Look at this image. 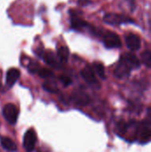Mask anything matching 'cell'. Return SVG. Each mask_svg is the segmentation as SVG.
<instances>
[{"label": "cell", "instance_id": "cell-10", "mask_svg": "<svg viewBox=\"0 0 151 152\" xmlns=\"http://www.w3.org/2000/svg\"><path fill=\"white\" fill-rule=\"evenodd\" d=\"M20 70L17 69H10L6 73V85L9 87H12L20 77Z\"/></svg>", "mask_w": 151, "mask_h": 152}, {"label": "cell", "instance_id": "cell-23", "mask_svg": "<svg viewBox=\"0 0 151 152\" xmlns=\"http://www.w3.org/2000/svg\"><path fill=\"white\" fill-rule=\"evenodd\" d=\"M0 86H1V84H0Z\"/></svg>", "mask_w": 151, "mask_h": 152}, {"label": "cell", "instance_id": "cell-1", "mask_svg": "<svg viewBox=\"0 0 151 152\" xmlns=\"http://www.w3.org/2000/svg\"><path fill=\"white\" fill-rule=\"evenodd\" d=\"M104 22L112 26H118L125 23H133V20L128 16L118 13H107L103 17Z\"/></svg>", "mask_w": 151, "mask_h": 152}, {"label": "cell", "instance_id": "cell-11", "mask_svg": "<svg viewBox=\"0 0 151 152\" xmlns=\"http://www.w3.org/2000/svg\"><path fill=\"white\" fill-rule=\"evenodd\" d=\"M141 137L143 139H149L151 136V122L144 120L140 126Z\"/></svg>", "mask_w": 151, "mask_h": 152}, {"label": "cell", "instance_id": "cell-19", "mask_svg": "<svg viewBox=\"0 0 151 152\" xmlns=\"http://www.w3.org/2000/svg\"><path fill=\"white\" fill-rule=\"evenodd\" d=\"M37 73L39 77H41L42 78H50L53 76V73L48 69H38Z\"/></svg>", "mask_w": 151, "mask_h": 152}, {"label": "cell", "instance_id": "cell-14", "mask_svg": "<svg viewBox=\"0 0 151 152\" xmlns=\"http://www.w3.org/2000/svg\"><path fill=\"white\" fill-rule=\"evenodd\" d=\"M1 144L5 150H7L9 151H15L17 150V146H16L15 142L12 140H11L10 138L3 137L1 139Z\"/></svg>", "mask_w": 151, "mask_h": 152}, {"label": "cell", "instance_id": "cell-18", "mask_svg": "<svg viewBox=\"0 0 151 152\" xmlns=\"http://www.w3.org/2000/svg\"><path fill=\"white\" fill-rule=\"evenodd\" d=\"M43 88L49 92V93H53V94H56L58 93V88L56 86V85L54 83H52V82H45L43 84Z\"/></svg>", "mask_w": 151, "mask_h": 152}, {"label": "cell", "instance_id": "cell-9", "mask_svg": "<svg viewBox=\"0 0 151 152\" xmlns=\"http://www.w3.org/2000/svg\"><path fill=\"white\" fill-rule=\"evenodd\" d=\"M81 76L88 84H90V85H96L97 84V79L95 77L94 71L90 66H86L82 69Z\"/></svg>", "mask_w": 151, "mask_h": 152}, {"label": "cell", "instance_id": "cell-22", "mask_svg": "<svg viewBox=\"0 0 151 152\" xmlns=\"http://www.w3.org/2000/svg\"><path fill=\"white\" fill-rule=\"evenodd\" d=\"M148 116L151 118V107L149 108V110H148Z\"/></svg>", "mask_w": 151, "mask_h": 152}, {"label": "cell", "instance_id": "cell-16", "mask_svg": "<svg viewBox=\"0 0 151 152\" xmlns=\"http://www.w3.org/2000/svg\"><path fill=\"white\" fill-rule=\"evenodd\" d=\"M93 69H94L95 72L97 73V75H98L101 79H105V78H106L104 66H103L101 63H100V62H94V64H93Z\"/></svg>", "mask_w": 151, "mask_h": 152}, {"label": "cell", "instance_id": "cell-3", "mask_svg": "<svg viewBox=\"0 0 151 152\" xmlns=\"http://www.w3.org/2000/svg\"><path fill=\"white\" fill-rule=\"evenodd\" d=\"M3 115L8 123H10L11 125H13L17 122L19 111L17 108L15 107V105L12 103H8L3 108Z\"/></svg>", "mask_w": 151, "mask_h": 152}, {"label": "cell", "instance_id": "cell-2", "mask_svg": "<svg viewBox=\"0 0 151 152\" xmlns=\"http://www.w3.org/2000/svg\"><path fill=\"white\" fill-rule=\"evenodd\" d=\"M103 44L107 48H119L122 45L120 37L114 32L107 31L102 35Z\"/></svg>", "mask_w": 151, "mask_h": 152}, {"label": "cell", "instance_id": "cell-5", "mask_svg": "<svg viewBox=\"0 0 151 152\" xmlns=\"http://www.w3.org/2000/svg\"><path fill=\"white\" fill-rule=\"evenodd\" d=\"M72 101L79 106H85L90 102V98L86 93L82 90H75L71 94Z\"/></svg>", "mask_w": 151, "mask_h": 152}, {"label": "cell", "instance_id": "cell-17", "mask_svg": "<svg viewBox=\"0 0 151 152\" xmlns=\"http://www.w3.org/2000/svg\"><path fill=\"white\" fill-rule=\"evenodd\" d=\"M142 63L148 67L151 68V51H145L142 53Z\"/></svg>", "mask_w": 151, "mask_h": 152}, {"label": "cell", "instance_id": "cell-13", "mask_svg": "<svg viewBox=\"0 0 151 152\" xmlns=\"http://www.w3.org/2000/svg\"><path fill=\"white\" fill-rule=\"evenodd\" d=\"M71 26L75 29H81L87 26V23L75 14H71Z\"/></svg>", "mask_w": 151, "mask_h": 152}, {"label": "cell", "instance_id": "cell-12", "mask_svg": "<svg viewBox=\"0 0 151 152\" xmlns=\"http://www.w3.org/2000/svg\"><path fill=\"white\" fill-rule=\"evenodd\" d=\"M44 59L45 61V62L50 65L51 67H53V68H59L60 67V62L57 59V57L53 53H46L44 54Z\"/></svg>", "mask_w": 151, "mask_h": 152}, {"label": "cell", "instance_id": "cell-4", "mask_svg": "<svg viewBox=\"0 0 151 152\" xmlns=\"http://www.w3.org/2000/svg\"><path fill=\"white\" fill-rule=\"evenodd\" d=\"M36 142V133L34 132V130L33 129L28 130L25 133L24 138H23V146H24V149L26 150V151H33L35 149Z\"/></svg>", "mask_w": 151, "mask_h": 152}, {"label": "cell", "instance_id": "cell-8", "mask_svg": "<svg viewBox=\"0 0 151 152\" xmlns=\"http://www.w3.org/2000/svg\"><path fill=\"white\" fill-rule=\"evenodd\" d=\"M131 70L132 69L124 61H119L117 66L116 67V69L114 70V75L117 78H125V77H127L130 75Z\"/></svg>", "mask_w": 151, "mask_h": 152}, {"label": "cell", "instance_id": "cell-6", "mask_svg": "<svg viewBox=\"0 0 151 152\" xmlns=\"http://www.w3.org/2000/svg\"><path fill=\"white\" fill-rule=\"evenodd\" d=\"M120 61H124L131 69H138L140 66H141V63H140V61L139 59L136 57L135 54L133 53H124L121 58H120Z\"/></svg>", "mask_w": 151, "mask_h": 152}, {"label": "cell", "instance_id": "cell-15", "mask_svg": "<svg viewBox=\"0 0 151 152\" xmlns=\"http://www.w3.org/2000/svg\"><path fill=\"white\" fill-rule=\"evenodd\" d=\"M69 49L67 47H64V46H61L58 51H57V56H58V59L62 61V62H65L68 61V58H69Z\"/></svg>", "mask_w": 151, "mask_h": 152}, {"label": "cell", "instance_id": "cell-21", "mask_svg": "<svg viewBox=\"0 0 151 152\" xmlns=\"http://www.w3.org/2000/svg\"><path fill=\"white\" fill-rule=\"evenodd\" d=\"M28 69L30 72H36L38 71V65L36 62H32L28 65Z\"/></svg>", "mask_w": 151, "mask_h": 152}, {"label": "cell", "instance_id": "cell-7", "mask_svg": "<svg viewBox=\"0 0 151 152\" xmlns=\"http://www.w3.org/2000/svg\"><path fill=\"white\" fill-rule=\"evenodd\" d=\"M126 46L131 51H137L141 48V38L135 34H128L125 37Z\"/></svg>", "mask_w": 151, "mask_h": 152}, {"label": "cell", "instance_id": "cell-20", "mask_svg": "<svg viewBox=\"0 0 151 152\" xmlns=\"http://www.w3.org/2000/svg\"><path fill=\"white\" fill-rule=\"evenodd\" d=\"M60 80H61V82L62 83V85L64 86H69L72 83L71 79L69 77H67V76H61L60 77Z\"/></svg>", "mask_w": 151, "mask_h": 152}]
</instances>
